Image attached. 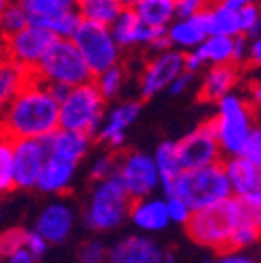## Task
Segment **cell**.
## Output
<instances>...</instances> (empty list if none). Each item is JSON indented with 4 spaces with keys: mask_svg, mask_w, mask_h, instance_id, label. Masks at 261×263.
<instances>
[{
    "mask_svg": "<svg viewBox=\"0 0 261 263\" xmlns=\"http://www.w3.org/2000/svg\"><path fill=\"white\" fill-rule=\"evenodd\" d=\"M192 80H194V73H188V71L184 69L180 76H176V78L172 80V84L167 86V90H170L174 96H180V94H184V92L190 88Z\"/></svg>",
    "mask_w": 261,
    "mask_h": 263,
    "instance_id": "f6af8a7d",
    "label": "cell"
},
{
    "mask_svg": "<svg viewBox=\"0 0 261 263\" xmlns=\"http://www.w3.org/2000/svg\"><path fill=\"white\" fill-rule=\"evenodd\" d=\"M148 48H151L153 52H161V50L172 48V42H170V38H167V31H161V34L148 44Z\"/></svg>",
    "mask_w": 261,
    "mask_h": 263,
    "instance_id": "c3c4849f",
    "label": "cell"
},
{
    "mask_svg": "<svg viewBox=\"0 0 261 263\" xmlns=\"http://www.w3.org/2000/svg\"><path fill=\"white\" fill-rule=\"evenodd\" d=\"M0 42H3V36H0Z\"/></svg>",
    "mask_w": 261,
    "mask_h": 263,
    "instance_id": "9f6ffc18",
    "label": "cell"
},
{
    "mask_svg": "<svg viewBox=\"0 0 261 263\" xmlns=\"http://www.w3.org/2000/svg\"><path fill=\"white\" fill-rule=\"evenodd\" d=\"M76 221H78V215L71 203L52 201L46 207H42V211L38 213L34 230L48 240V245H63L73 234Z\"/></svg>",
    "mask_w": 261,
    "mask_h": 263,
    "instance_id": "5bb4252c",
    "label": "cell"
},
{
    "mask_svg": "<svg viewBox=\"0 0 261 263\" xmlns=\"http://www.w3.org/2000/svg\"><path fill=\"white\" fill-rule=\"evenodd\" d=\"M203 263H257V259L253 255H249L247 251H232V249H226L219 251L217 257L213 259H205Z\"/></svg>",
    "mask_w": 261,
    "mask_h": 263,
    "instance_id": "b9f144b4",
    "label": "cell"
},
{
    "mask_svg": "<svg viewBox=\"0 0 261 263\" xmlns=\"http://www.w3.org/2000/svg\"><path fill=\"white\" fill-rule=\"evenodd\" d=\"M92 82L96 88H99V92L103 94L105 101H111V98H115L121 92V88L125 84V71L121 67V63H117V65H111V67L99 71V73H94Z\"/></svg>",
    "mask_w": 261,
    "mask_h": 263,
    "instance_id": "4dcf8cb0",
    "label": "cell"
},
{
    "mask_svg": "<svg viewBox=\"0 0 261 263\" xmlns=\"http://www.w3.org/2000/svg\"><path fill=\"white\" fill-rule=\"evenodd\" d=\"M209 34H221V36H238L240 23H238V9H232L223 5L221 0H213L209 9L205 11Z\"/></svg>",
    "mask_w": 261,
    "mask_h": 263,
    "instance_id": "484cf974",
    "label": "cell"
},
{
    "mask_svg": "<svg viewBox=\"0 0 261 263\" xmlns=\"http://www.w3.org/2000/svg\"><path fill=\"white\" fill-rule=\"evenodd\" d=\"M59 127V103L50 96L44 82L31 80L0 107V132L13 140L46 138Z\"/></svg>",
    "mask_w": 261,
    "mask_h": 263,
    "instance_id": "6da1fadb",
    "label": "cell"
},
{
    "mask_svg": "<svg viewBox=\"0 0 261 263\" xmlns=\"http://www.w3.org/2000/svg\"><path fill=\"white\" fill-rule=\"evenodd\" d=\"M132 199L113 174L105 180H96L84 207V223L96 234H107L121 228L127 219Z\"/></svg>",
    "mask_w": 261,
    "mask_h": 263,
    "instance_id": "5b68a950",
    "label": "cell"
},
{
    "mask_svg": "<svg viewBox=\"0 0 261 263\" xmlns=\"http://www.w3.org/2000/svg\"><path fill=\"white\" fill-rule=\"evenodd\" d=\"M176 153H178L182 170L211 165V163H217L223 159L209 121L197 125L194 129H190L186 136L176 140Z\"/></svg>",
    "mask_w": 261,
    "mask_h": 263,
    "instance_id": "8fae6325",
    "label": "cell"
},
{
    "mask_svg": "<svg viewBox=\"0 0 261 263\" xmlns=\"http://www.w3.org/2000/svg\"><path fill=\"white\" fill-rule=\"evenodd\" d=\"M76 9H78L80 17L86 21L111 25L123 7L119 5V0H78Z\"/></svg>",
    "mask_w": 261,
    "mask_h": 263,
    "instance_id": "f1b7e54d",
    "label": "cell"
},
{
    "mask_svg": "<svg viewBox=\"0 0 261 263\" xmlns=\"http://www.w3.org/2000/svg\"><path fill=\"white\" fill-rule=\"evenodd\" d=\"M119 5H121L123 9H134V7L138 5V0H119Z\"/></svg>",
    "mask_w": 261,
    "mask_h": 263,
    "instance_id": "f5cc1de1",
    "label": "cell"
},
{
    "mask_svg": "<svg viewBox=\"0 0 261 263\" xmlns=\"http://www.w3.org/2000/svg\"><path fill=\"white\" fill-rule=\"evenodd\" d=\"M159 188L163 190V196H180V199H184L192 211L215 205L228 199V196H232L221 161L194 170H182L172 180L161 182Z\"/></svg>",
    "mask_w": 261,
    "mask_h": 263,
    "instance_id": "3957f363",
    "label": "cell"
},
{
    "mask_svg": "<svg viewBox=\"0 0 261 263\" xmlns=\"http://www.w3.org/2000/svg\"><path fill=\"white\" fill-rule=\"evenodd\" d=\"M205 65H232V36L209 34L192 50Z\"/></svg>",
    "mask_w": 261,
    "mask_h": 263,
    "instance_id": "d4e9b609",
    "label": "cell"
},
{
    "mask_svg": "<svg viewBox=\"0 0 261 263\" xmlns=\"http://www.w3.org/2000/svg\"><path fill=\"white\" fill-rule=\"evenodd\" d=\"M23 249L29 255H34V259H42L48 253L50 245H48V240L42 234H38L36 230L31 228V230H25V245H23Z\"/></svg>",
    "mask_w": 261,
    "mask_h": 263,
    "instance_id": "ab89813d",
    "label": "cell"
},
{
    "mask_svg": "<svg viewBox=\"0 0 261 263\" xmlns=\"http://www.w3.org/2000/svg\"><path fill=\"white\" fill-rule=\"evenodd\" d=\"M213 0H176V17H186L194 13H203L209 9Z\"/></svg>",
    "mask_w": 261,
    "mask_h": 263,
    "instance_id": "7bdbcfd3",
    "label": "cell"
},
{
    "mask_svg": "<svg viewBox=\"0 0 261 263\" xmlns=\"http://www.w3.org/2000/svg\"><path fill=\"white\" fill-rule=\"evenodd\" d=\"M127 219L142 234H161L170 226L165 196L148 194L142 199H134L127 211Z\"/></svg>",
    "mask_w": 261,
    "mask_h": 263,
    "instance_id": "ac0fdd59",
    "label": "cell"
},
{
    "mask_svg": "<svg viewBox=\"0 0 261 263\" xmlns=\"http://www.w3.org/2000/svg\"><path fill=\"white\" fill-rule=\"evenodd\" d=\"M261 61V40L259 38H249V48H247V63L257 65Z\"/></svg>",
    "mask_w": 261,
    "mask_h": 263,
    "instance_id": "bcb514c9",
    "label": "cell"
},
{
    "mask_svg": "<svg viewBox=\"0 0 261 263\" xmlns=\"http://www.w3.org/2000/svg\"><path fill=\"white\" fill-rule=\"evenodd\" d=\"M255 207H249L243 199L232 194L215 205L192 211L190 219L184 226L186 234L199 247H205V249L215 251V253L226 251L234 228Z\"/></svg>",
    "mask_w": 261,
    "mask_h": 263,
    "instance_id": "7a4b0ae2",
    "label": "cell"
},
{
    "mask_svg": "<svg viewBox=\"0 0 261 263\" xmlns=\"http://www.w3.org/2000/svg\"><path fill=\"white\" fill-rule=\"evenodd\" d=\"M153 161H155V165H157V172H159L161 182L172 180L174 176H178L182 172L180 159H178V153H176V140H163L155 148Z\"/></svg>",
    "mask_w": 261,
    "mask_h": 263,
    "instance_id": "f546056e",
    "label": "cell"
},
{
    "mask_svg": "<svg viewBox=\"0 0 261 263\" xmlns=\"http://www.w3.org/2000/svg\"><path fill=\"white\" fill-rule=\"evenodd\" d=\"M115 176L119 178L121 186L129 194V199H142V196L155 194L161 186V178L153 155L142 151H129L117 159Z\"/></svg>",
    "mask_w": 261,
    "mask_h": 263,
    "instance_id": "9c48e42d",
    "label": "cell"
},
{
    "mask_svg": "<svg viewBox=\"0 0 261 263\" xmlns=\"http://www.w3.org/2000/svg\"><path fill=\"white\" fill-rule=\"evenodd\" d=\"M115 165H117V157L113 155V151H107L103 155H99L92 163H90V178L96 182V180H105L109 176L115 174Z\"/></svg>",
    "mask_w": 261,
    "mask_h": 263,
    "instance_id": "74e56055",
    "label": "cell"
},
{
    "mask_svg": "<svg viewBox=\"0 0 261 263\" xmlns=\"http://www.w3.org/2000/svg\"><path fill=\"white\" fill-rule=\"evenodd\" d=\"M247 48H249V38L238 34L232 36V65L240 67V65L247 63Z\"/></svg>",
    "mask_w": 261,
    "mask_h": 263,
    "instance_id": "ee69618b",
    "label": "cell"
},
{
    "mask_svg": "<svg viewBox=\"0 0 261 263\" xmlns=\"http://www.w3.org/2000/svg\"><path fill=\"white\" fill-rule=\"evenodd\" d=\"M138 117H140V103L138 101H123V103L115 105L109 113H105V117H103L94 136L109 151H121L125 144L127 127Z\"/></svg>",
    "mask_w": 261,
    "mask_h": 263,
    "instance_id": "2e32d148",
    "label": "cell"
},
{
    "mask_svg": "<svg viewBox=\"0 0 261 263\" xmlns=\"http://www.w3.org/2000/svg\"><path fill=\"white\" fill-rule=\"evenodd\" d=\"M163 263H178V255L174 249H165L163 251Z\"/></svg>",
    "mask_w": 261,
    "mask_h": 263,
    "instance_id": "816d5d0a",
    "label": "cell"
},
{
    "mask_svg": "<svg viewBox=\"0 0 261 263\" xmlns=\"http://www.w3.org/2000/svg\"><path fill=\"white\" fill-rule=\"evenodd\" d=\"M29 80L31 73L27 69H23L7 54H0V107L7 105Z\"/></svg>",
    "mask_w": 261,
    "mask_h": 263,
    "instance_id": "cb8c5ba5",
    "label": "cell"
},
{
    "mask_svg": "<svg viewBox=\"0 0 261 263\" xmlns=\"http://www.w3.org/2000/svg\"><path fill=\"white\" fill-rule=\"evenodd\" d=\"M3 217H5V209H3V205H0V221H3Z\"/></svg>",
    "mask_w": 261,
    "mask_h": 263,
    "instance_id": "11a10c76",
    "label": "cell"
},
{
    "mask_svg": "<svg viewBox=\"0 0 261 263\" xmlns=\"http://www.w3.org/2000/svg\"><path fill=\"white\" fill-rule=\"evenodd\" d=\"M46 161V144L44 138H19L13 140V176L15 188L34 190L40 170Z\"/></svg>",
    "mask_w": 261,
    "mask_h": 263,
    "instance_id": "4fadbf2b",
    "label": "cell"
},
{
    "mask_svg": "<svg viewBox=\"0 0 261 263\" xmlns=\"http://www.w3.org/2000/svg\"><path fill=\"white\" fill-rule=\"evenodd\" d=\"M76 3H78V0H76Z\"/></svg>",
    "mask_w": 261,
    "mask_h": 263,
    "instance_id": "6f0895ef",
    "label": "cell"
},
{
    "mask_svg": "<svg viewBox=\"0 0 261 263\" xmlns=\"http://www.w3.org/2000/svg\"><path fill=\"white\" fill-rule=\"evenodd\" d=\"M71 42L76 44V48L84 57L92 76L111 67V65L121 63L123 50L117 46L109 25L82 19L78 23L76 31L71 34Z\"/></svg>",
    "mask_w": 261,
    "mask_h": 263,
    "instance_id": "ba28073f",
    "label": "cell"
},
{
    "mask_svg": "<svg viewBox=\"0 0 261 263\" xmlns=\"http://www.w3.org/2000/svg\"><path fill=\"white\" fill-rule=\"evenodd\" d=\"M76 174H78L76 163L46 155V161H44L40 176H38V182H36V190H40L44 194H50V196L65 194L73 186Z\"/></svg>",
    "mask_w": 261,
    "mask_h": 263,
    "instance_id": "44dd1931",
    "label": "cell"
},
{
    "mask_svg": "<svg viewBox=\"0 0 261 263\" xmlns=\"http://www.w3.org/2000/svg\"><path fill=\"white\" fill-rule=\"evenodd\" d=\"M27 25V13L21 9L17 0H9L7 7L0 11V36H11Z\"/></svg>",
    "mask_w": 261,
    "mask_h": 263,
    "instance_id": "836d02e7",
    "label": "cell"
},
{
    "mask_svg": "<svg viewBox=\"0 0 261 263\" xmlns=\"http://www.w3.org/2000/svg\"><path fill=\"white\" fill-rule=\"evenodd\" d=\"M17 3L27 13V23L31 25H40L50 17L76 9V0H17Z\"/></svg>",
    "mask_w": 261,
    "mask_h": 263,
    "instance_id": "83f0119b",
    "label": "cell"
},
{
    "mask_svg": "<svg viewBox=\"0 0 261 263\" xmlns=\"http://www.w3.org/2000/svg\"><path fill=\"white\" fill-rule=\"evenodd\" d=\"M167 38L172 42V48L188 52L194 50L207 36H209V25H207V15L203 13H194L186 17H176L167 27Z\"/></svg>",
    "mask_w": 261,
    "mask_h": 263,
    "instance_id": "d6986e66",
    "label": "cell"
},
{
    "mask_svg": "<svg viewBox=\"0 0 261 263\" xmlns=\"http://www.w3.org/2000/svg\"><path fill=\"white\" fill-rule=\"evenodd\" d=\"M25 245V228H7L0 232V257H9Z\"/></svg>",
    "mask_w": 261,
    "mask_h": 263,
    "instance_id": "8d00e7d4",
    "label": "cell"
},
{
    "mask_svg": "<svg viewBox=\"0 0 261 263\" xmlns=\"http://www.w3.org/2000/svg\"><path fill=\"white\" fill-rule=\"evenodd\" d=\"M184 71V52L176 48H167L157 52L148 63L140 76V96L142 98H153L159 92H163L176 76Z\"/></svg>",
    "mask_w": 261,
    "mask_h": 263,
    "instance_id": "7c38bea8",
    "label": "cell"
},
{
    "mask_svg": "<svg viewBox=\"0 0 261 263\" xmlns=\"http://www.w3.org/2000/svg\"><path fill=\"white\" fill-rule=\"evenodd\" d=\"M236 84H238L236 65H209L201 84V96L203 101L217 103L221 96L234 92Z\"/></svg>",
    "mask_w": 261,
    "mask_h": 263,
    "instance_id": "603a6c76",
    "label": "cell"
},
{
    "mask_svg": "<svg viewBox=\"0 0 261 263\" xmlns=\"http://www.w3.org/2000/svg\"><path fill=\"white\" fill-rule=\"evenodd\" d=\"M111 34L117 42V46L121 50L134 48V46H146L161 34L165 31V27H151L146 23H142L138 19V15L134 13V9H121V13L113 19V23L109 25Z\"/></svg>",
    "mask_w": 261,
    "mask_h": 263,
    "instance_id": "e0dca14e",
    "label": "cell"
},
{
    "mask_svg": "<svg viewBox=\"0 0 261 263\" xmlns=\"http://www.w3.org/2000/svg\"><path fill=\"white\" fill-rule=\"evenodd\" d=\"M7 3H9V0H0V11H3V9L7 7Z\"/></svg>",
    "mask_w": 261,
    "mask_h": 263,
    "instance_id": "db71d44e",
    "label": "cell"
},
{
    "mask_svg": "<svg viewBox=\"0 0 261 263\" xmlns=\"http://www.w3.org/2000/svg\"><path fill=\"white\" fill-rule=\"evenodd\" d=\"M163 249L153 234H127L107 251V263H163Z\"/></svg>",
    "mask_w": 261,
    "mask_h": 263,
    "instance_id": "9a60e30c",
    "label": "cell"
},
{
    "mask_svg": "<svg viewBox=\"0 0 261 263\" xmlns=\"http://www.w3.org/2000/svg\"><path fill=\"white\" fill-rule=\"evenodd\" d=\"M221 3L228 5V7H232V9H240L245 5H255V3H259V0H221Z\"/></svg>",
    "mask_w": 261,
    "mask_h": 263,
    "instance_id": "f907efd6",
    "label": "cell"
},
{
    "mask_svg": "<svg viewBox=\"0 0 261 263\" xmlns=\"http://www.w3.org/2000/svg\"><path fill=\"white\" fill-rule=\"evenodd\" d=\"M3 263H38V259H34V255H29L25 249H19V251H15L13 255L5 257Z\"/></svg>",
    "mask_w": 261,
    "mask_h": 263,
    "instance_id": "7dc6e473",
    "label": "cell"
},
{
    "mask_svg": "<svg viewBox=\"0 0 261 263\" xmlns=\"http://www.w3.org/2000/svg\"><path fill=\"white\" fill-rule=\"evenodd\" d=\"M165 207H167L170 223H176V226H186V221L192 215V209L180 196H165Z\"/></svg>",
    "mask_w": 261,
    "mask_h": 263,
    "instance_id": "f35d334b",
    "label": "cell"
},
{
    "mask_svg": "<svg viewBox=\"0 0 261 263\" xmlns=\"http://www.w3.org/2000/svg\"><path fill=\"white\" fill-rule=\"evenodd\" d=\"M46 88H48L50 96L54 98L57 103H61L63 98H65V94L69 92V86H65V84H46Z\"/></svg>",
    "mask_w": 261,
    "mask_h": 263,
    "instance_id": "681fc988",
    "label": "cell"
},
{
    "mask_svg": "<svg viewBox=\"0 0 261 263\" xmlns=\"http://www.w3.org/2000/svg\"><path fill=\"white\" fill-rule=\"evenodd\" d=\"M134 13L151 27H167L176 19V0H138Z\"/></svg>",
    "mask_w": 261,
    "mask_h": 263,
    "instance_id": "4316f807",
    "label": "cell"
},
{
    "mask_svg": "<svg viewBox=\"0 0 261 263\" xmlns=\"http://www.w3.org/2000/svg\"><path fill=\"white\" fill-rule=\"evenodd\" d=\"M44 144H46V155H52V157L71 161L76 165H80L90 151L92 136L82 134V132L57 127L52 134H48L44 138Z\"/></svg>",
    "mask_w": 261,
    "mask_h": 263,
    "instance_id": "ffe728a7",
    "label": "cell"
},
{
    "mask_svg": "<svg viewBox=\"0 0 261 263\" xmlns=\"http://www.w3.org/2000/svg\"><path fill=\"white\" fill-rule=\"evenodd\" d=\"M80 21H82V17H80L78 9H69V11L57 15V17H50V19L42 21L40 27L48 29L54 38H71V34L76 31Z\"/></svg>",
    "mask_w": 261,
    "mask_h": 263,
    "instance_id": "d6a6232c",
    "label": "cell"
},
{
    "mask_svg": "<svg viewBox=\"0 0 261 263\" xmlns=\"http://www.w3.org/2000/svg\"><path fill=\"white\" fill-rule=\"evenodd\" d=\"M15 190L13 176V138L0 132V196Z\"/></svg>",
    "mask_w": 261,
    "mask_h": 263,
    "instance_id": "1f68e13d",
    "label": "cell"
},
{
    "mask_svg": "<svg viewBox=\"0 0 261 263\" xmlns=\"http://www.w3.org/2000/svg\"><path fill=\"white\" fill-rule=\"evenodd\" d=\"M255 109L245 96L230 92L215 103V115L209 119V125L215 134L219 151L223 157L238 155L245 140L255 129Z\"/></svg>",
    "mask_w": 261,
    "mask_h": 263,
    "instance_id": "277c9868",
    "label": "cell"
},
{
    "mask_svg": "<svg viewBox=\"0 0 261 263\" xmlns=\"http://www.w3.org/2000/svg\"><path fill=\"white\" fill-rule=\"evenodd\" d=\"M105 103L107 101L94 86V82L69 88V92L59 103V127L82 132V134L94 138L105 117Z\"/></svg>",
    "mask_w": 261,
    "mask_h": 263,
    "instance_id": "52a82bcc",
    "label": "cell"
},
{
    "mask_svg": "<svg viewBox=\"0 0 261 263\" xmlns=\"http://www.w3.org/2000/svg\"><path fill=\"white\" fill-rule=\"evenodd\" d=\"M238 155H243L251 163L261 165V129H259V125H255V129L249 134V138L245 140V144H243Z\"/></svg>",
    "mask_w": 261,
    "mask_h": 263,
    "instance_id": "60d3db41",
    "label": "cell"
},
{
    "mask_svg": "<svg viewBox=\"0 0 261 263\" xmlns=\"http://www.w3.org/2000/svg\"><path fill=\"white\" fill-rule=\"evenodd\" d=\"M238 23L240 34L247 38H259L261 34V11L259 5H245L238 9Z\"/></svg>",
    "mask_w": 261,
    "mask_h": 263,
    "instance_id": "e575fe53",
    "label": "cell"
},
{
    "mask_svg": "<svg viewBox=\"0 0 261 263\" xmlns=\"http://www.w3.org/2000/svg\"><path fill=\"white\" fill-rule=\"evenodd\" d=\"M31 76L44 84H65L69 88L92 82V71L71 38H54Z\"/></svg>",
    "mask_w": 261,
    "mask_h": 263,
    "instance_id": "8992f818",
    "label": "cell"
},
{
    "mask_svg": "<svg viewBox=\"0 0 261 263\" xmlns=\"http://www.w3.org/2000/svg\"><path fill=\"white\" fill-rule=\"evenodd\" d=\"M221 165L234 196H245L253 190H261V165L251 163L243 155L223 157Z\"/></svg>",
    "mask_w": 261,
    "mask_h": 263,
    "instance_id": "7402d4cb",
    "label": "cell"
},
{
    "mask_svg": "<svg viewBox=\"0 0 261 263\" xmlns=\"http://www.w3.org/2000/svg\"><path fill=\"white\" fill-rule=\"evenodd\" d=\"M109 245L103 238H88L78 249V263H107Z\"/></svg>",
    "mask_w": 261,
    "mask_h": 263,
    "instance_id": "d590c367",
    "label": "cell"
},
{
    "mask_svg": "<svg viewBox=\"0 0 261 263\" xmlns=\"http://www.w3.org/2000/svg\"><path fill=\"white\" fill-rule=\"evenodd\" d=\"M52 40H54V36L48 29L27 23L19 31H15V34L5 36L0 46H3V54L13 59L15 63H19L29 73H34L36 65L40 63V59L44 57V52L48 50Z\"/></svg>",
    "mask_w": 261,
    "mask_h": 263,
    "instance_id": "30bf717a",
    "label": "cell"
}]
</instances>
